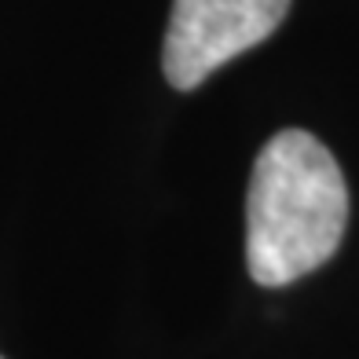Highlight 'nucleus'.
Wrapping results in <instances>:
<instances>
[{
	"label": "nucleus",
	"mask_w": 359,
	"mask_h": 359,
	"mask_svg": "<svg viewBox=\"0 0 359 359\" xmlns=\"http://www.w3.org/2000/svg\"><path fill=\"white\" fill-rule=\"evenodd\" d=\"M286 11L290 0H172L161 52L169 85L180 92L198 88L224 62L268 41Z\"/></svg>",
	"instance_id": "2"
},
{
	"label": "nucleus",
	"mask_w": 359,
	"mask_h": 359,
	"mask_svg": "<svg viewBox=\"0 0 359 359\" xmlns=\"http://www.w3.org/2000/svg\"><path fill=\"white\" fill-rule=\"evenodd\" d=\"M348 187L334 154L304 133H275L253 161L246 264L260 286H290L323 268L345 238Z\"/></svg>",
	"instance_id": "1"
}]
</instances>
